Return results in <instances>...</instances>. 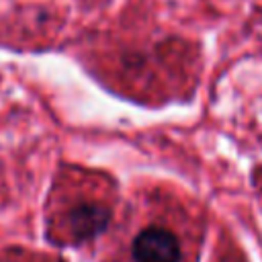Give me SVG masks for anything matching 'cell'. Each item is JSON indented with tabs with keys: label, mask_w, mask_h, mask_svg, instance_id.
<instances>
[{
	"label": "cell",
	"mask_w": 262,
	"mask_h": 262,
	"mask_svg": "<svg viewBox=\"0 0 262 262\" xmlns=\"http://www.w3.org/2000/svg\"><path fill=\"white\" fill-rule=\"evenodd\" d=\"M111 219V207L98 199H76L63 213V231L72 242H84L96 237Z\"/></svg>",
	"instance_id": "cell-2"
},
{
	"label": "cell",
	"mask_w": 262,
	"mask_h": 262,
	"mask_svg": "<svg viewBox=\"0 0 262 262\" xmlns=\"http://www.w3.org/2000/svg\"><path fill=\"white\" fill-rule=\"evenodd\" d=\"M182 239L166 225H145L131 242V262H182Z\"/></svg>",
	"instance_id": "cell-1"
}]
</instances>
